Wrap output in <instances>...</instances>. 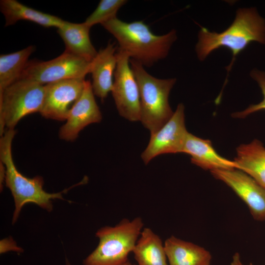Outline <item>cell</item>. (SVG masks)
Instances as JSON below:
<instances>
[{"label": "cell", "instance_id": "1", "mask_svg": "<svg viewBox=\"0 0 265 265\" xmlns=\"http://www.w3.org/2000/svg\"><path fill=\"white\" fill-rule=\"evenodd\" d=\"M252 42L265 44V21L255 8H239L233 23L222 32H211L201 26L195 51L203 61L219 48L229 49L232 58L227 68V78L237 56Z\"/></svg>", "mask_w": 265, "mask_h": 265}, {"label": "cell", "instance_id": "2", "mask_svg": "<svg viewBox=\"0 0 265 265\" xmlns=\"http://www.w3.org/2000/svg\"><path fill=\"white\" fill-rule=\"evenodd\" d=\"M102 25L116 39L119 49L146 66L166 57L177 39L175 30L158 35L141 21L127 23L116 17Z\"/></svg>", "mask_w": 265, "mask_h": 265}, {"label": "cell", "instance_id": "3", "mask_svg": "<svg viewBox=\"0 0 265 265\" xmlns=\"http://www.w3.org/2000/svg\"><path fill=\"white\" fill-rule=\"evenodd\" d=\"M16 132L14 129H6L0 138V161L5 167V185L12 193L15 204L13 223L17 220L25 204L33 203L51 212L53 210V199L64 200L63 193L81 185L85 180L57 193H50L45 191L41 177L27 178L21 174L15 166L12 154V143Z\"/></svg>", "mask_w": 265, "mask_h": 265}, {"label": "cell", "instance_id": "4", "mask_svg": "<svg viewBox=\"0 0 265 265\" xmlns=\"http://www.w3.org/2000/svg\"><path fill=\"white\" fill-rule=\"evenodd\" d=\"M130 61L139 87L140 121L152 134L159 131L174 113L168 98L176 79L155 78L149 74L140 62L133 59H130Z\"/></svg>", "mask_w": 265, "mask_h": 265}, {"label": "cell", "instance_id": "5", "mask_svg": "<svg viewBox=\"0 0 265 265\" xmlns=\"http://www.w3.org/2000/svg\"><path fill=\"white\" fill-rule=\"evenodd\" d=\"M140 217L123 219L114 226L99 229L98 245L83 261L84 265H120L128 261L143 230Z\"/></svg>", "mask_w": 265, "mask_h": 265}, {"label": "cell", "instance_id": "6", "mask_svg": "<svg viewBox=\"0 0 265 265\" xmlns=\"http://www.w3.org/2000/svg\"><path fill=\"white\" fill-rule=\"evenodd\" d=\"M45 85L20 79L7 87L0 95V135L6 129H14L26 116L40 112Z\"/></svg>", "mask_w": 265, "mask_h": 265}, {"label": "cell", "instance_id": "7", "mask_svg": "<svg viewBox=\"0 0 265 265\" xmlns=\"http://www.w3.org/2000/svg\"><path fill=\"white\" fill-rule=\"evenodd\" d=\"M91 67V61L64 51L50 60L28 61L19 80H27L45 85L63 80L84 79L90 73Z\"/></svg>", "mask_w": 265, "mask_h": 265}, {"label": "cell", "instance_id": "8", "mask_svg": "<svg viewBox=\"0 0 265 265\" xmlns=\"http://www.w3.org/2000/svg\"><path fill=\"white\" fill-rule=\"evenodd\" d=\"M117 65L111 93L119 114L126 119L140 121L141 107L138 83L130 64V57L118 49Z\"/></svg>", "mask_w": 265, "mask_h": 265}, {"label": "cell", "instance_id": "9", "mask_svg": "<svg viewBox=\"0 0 265 265\" xmlns=\"http://www.w3.org/2000/svg\"><path fill=\"white\" fill-rule=\"evenodd\" d=\"M185 125V106L179 104L170 119L157 132L151 134L149 142L141 157L145 164L163 154L182 153L188 133Z\"/></svg>", "mask_w": 265, "mask_h": 265}, {"label": "cell", "instance_id": "10", "mask_svg": "<svg viewBox=\"0 0 265 265\" xmlns=\"http://www.w3.org/2000/svg\"><path fill=\"white\" fill-rule=\"evenodd\" d=\"M85 81L84 79H68L45 85L41 115L47 119L66 120L71 108L82 92Z\"/></svg>", "mask_w": 265, "mask_h": 265}, {"label": "cell", "instance_id": "11", "mask_svg": "<svg viewBox=\"0 0 265 265\" xmlns=\"http://www.w3.org/2000/svg\"><path fill=\"white\" fill-rule=\"evenodd\" d=\"M211 172L244 201L255 220H265V188L250 175L236 168L214 170Z\"/></svg>", "mask_w": 265, "mask_h": 265}, {"label": "cell", "instance_id": "12", "mask_svg": "<svg viewBox=\"0 0 265 265\" xmlns=\"http://www.w3.org/2000/svg\"><path fill=\"white\" fill-rule=\"evenodd\" d=\"M94 95L91 82L85 80L80 97L71 108L65 124L60 129V139L73 141L85 127L101 121L102 114Z\"/></svg>", "mask_w": 265, "mask_h": 265}, {"label": "cell", "instance_id": "13", "mask_svg": "<svg viewBox=\"0 0 265 265\" xmlns=\"http://www.w3.org/2000/svg\"><path fill=\"white\" fill-rule=\"evenodd\" d=\"M116 50L114 44L109 42L105 48L98 52L91 61L90 73L92 89L94 95L102 100L111 92L113 87L117 61Z\"/></svg>", "mask_w": 265, "mask_h": 265}, {"label": "cell", "instance_id": "14", "mask_svg": "<svg viewBox=\"0 0 265 265\" xmlns=\"http://www.w3.org/2000/svg\"><path fill=\"white\" fill-rule=\"evenodd\" d=\"M182 153L189 155L193 164L205 170L211 171L236 168L235 162L219 155L210 140L202 139L189 132L187 134Z\"/></svg>", "mask_w": 265, "mask_h": 265}, {"label": "cell", "instance_id": "15", "mask_svg": "<svg viewBox=\"0 0 265 265\" xmlns=\"http://www.w3.org/2000/svg\"><path fill=\"white\" fill-rule=\"evenodd\" d=\"M164 247L169 265H210L212 255L200 246L173 236L167 238Z\"/></svg>", "mask_w": 265, "mask_h": 265}, {"label": "cell", "instance_id": "16", "mask_svg": "<svg viewBox=\"0 0 265 265\" xmlns=\"http://www.w3.org/2000/svg\"><path fill=\"white\" fill-rule=\"evenodd\" d=\"M90 28L84 22L78 24L65 21L57 30L65 45V51L92 61L98 52L91 42Z\"/></svg>", "mask_w": 265, "mask_h": 265}, {"label": "cell", "instance_id": "17", "mask_svg": "<svg viewBox=\"0 0 265 265\" xmlns=\"http://www.w3.org/2000/svg\"><path fill=\"white\" fill-rule=\"evenodd\" d=\"M0 10L4 17L6 26L14 25L20 20H26L45 27L57 28L65 21L58 17L29 7L16 0H1Z\"/></svg>", "mask_w": 265, "mask_h": 265}, {"label": "cell", "instance_id": "18", "mask_svg": "<svg viewBox=\"0 0 265 265\" xmlns=\"http://www.w3.org/2000/svg\"><path fill=\"white\" fill-rule=\"evenodd\" d=\"M236 169L247 173L265 188V147L258 139L237 148Z\"/></svg>", "mask_w": 265, "mask_h": 265}, {"label": "cell", "instance_id": "19", "mask_svg": "<svg viewBox=\"0 0 265 265\" xmlns=\"http://www.w3.org/2000/svg\"><path fill=\"white\" fill-rule=\"evenodd\" d=\"M132 253L138 265H168L164 243L149 228L143 229Z\"/></svg>", "mask_w": 265, "mask_h": 265}, {"label": "cell", "instance_id": "20", "mask_svg": "<svg viewBox=\"0 0 265 265\" xmlns=\"http://www.w3.org/2000/svg\"><path fill=\"white\" fill-rule=\"evenodd\" d=\"M33 46L16 52L0 55V95L4 90L18 80L34 51Z\"/></svg>", "mask_w": 265, "mask_h": 265}, {"label": "cell", "instance_id": "21", "mask_svg": "<svg viewBox=\"0 0 265 265\" xmlns=\"http://www.w3.org/2000/svg\"><path fill=\"white\" fill-rule=\"evenodd\" d=\"M127 1L126 0H101L95 10L84 22V24L91 28L96 24L102 25L116 17L119 9Z\"/></svg>", "mask_w": 265, "mask_h": 265}, {"label": "cell", "instance_id": "22", "mask_svg": "<svg viewBox=\"0 0 265 265\" xmlns=\"http://www.w3.org/2000/svg\"><path fill=\"white\" fill-rule=\"evenodd\" d=\"M250 76L257 81L260 86L263 95V99L259 104L251 105L242 111L233 113L232 116L235 118H243L253 113L265 110V72L254 69L251 72Z\"/></svg>", "mask_w": 265, "mask_h": 265}, {"label": "cell", "instance_id": "23", "mask_svg": "<svg viewBox=\"0 0 265 265\" xmlns=\"http://www.w3.org/2000/svg\"><path fill=\"white\" fill-rule=\"evenodd\" d=\"M5 167L4 164L0 161V185L1 189L3 187V182H5Z\"/></svg>", "mask_w": 265, "mask_h": 265}, {"label": "cell", "instance_id": "24", "mask_svg": "<svg viewBox=\"0 0 265 265\" xmlns=\"http://www.w3.org/2000/svg\"><path fill=\"white\" fill-rule=\"evenodd\" d=\"M231 265H245L241 262L239 253H236L233 255ZM248 265H253V264L250 263Z\"/></svg>", "mask_w": 265, "mask_h": 265}, {"label": "cell", "instance_id": "25", "mask_svg": "<svg viewBox=\"0 0 265 265\" xmlns=\"http://www.w3.org/2000/svg\"><path fill=\"white\" fill-rule=\"evenodd\" d=\"M120 265H132L131 262H130L129 261L125 262V263H123Z\"/></svg>", "mask_w": 265, "mask_h": 265}, {"label": "cell", "instance_id": "26", "mask_svg": "<svg viewBox=\"0 0 265 265\" xmlns=\"http://www.w3.org/2000/svg\"><path fill=\"white\" fill-rule=\"evenodd\" d=\"M66 265H71L67 260H66Z\"/></svg>", "mask_w": 265, "mask_h": 265}]
</instances>
